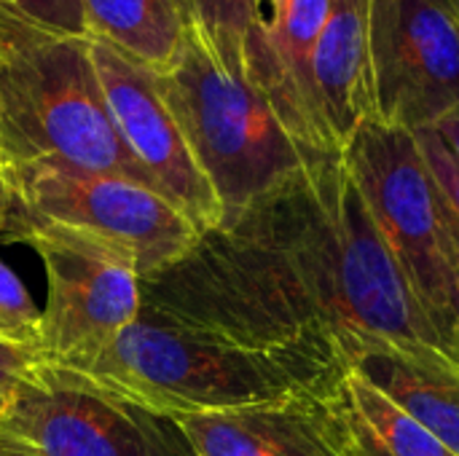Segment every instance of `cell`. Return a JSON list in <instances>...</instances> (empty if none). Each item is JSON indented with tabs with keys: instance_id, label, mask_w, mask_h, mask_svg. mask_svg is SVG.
<instances>
[{
	"instance_id": "cell-1",
	"label": "cell",
	"mask_w": 459,
	"mask_h": 456,
	"mask_svg": "<svg viewBox=\"0 0 459 456\" xmlns=\"http://www.w3.org/2000/svg\"><path fill=\"white\" fill-rule=\"evenodd\" d=\"M140 293L229 341L333 374L390 347L459 376L457 352L414 298L342 156L202 234Z\"/></svg>"
},
{
	"instance_id": "cell-2",
	"label": "cell",
	"mask_w": 459,
	"mask_h": 456,
	"mask_svg": "<svg viewBox=\"0 0 459 456\" xmlns=\"http://www.w3.org/2000/svg\"><path fill=\"white\" fill-rule=\"evenodd\" d=\"M175 59L151 70L188 151L221 204V228L309 167L328 161L304 151L253 81L245 40L210 30L183 8Z\"/></svg>"
},
{
	"instance_id": "cell-3",
	"label": "cell",
	"mask_w": 459,
	"mask_h": 456,
	"mask_svg": "<svg viewBox=\"0 0 459 456\" xmlns=\"http://www.w3.org/2000/svg\"><path fill=\"white\" fill-rule=\"evenodd\" d=\"M75 371L164 417L320 398L347 374L307 357L242 347L151 301L140 304L132 325L105 352Z\"/></svg>"
},
{
	"instance_id": "cell-4",
	"label": "cell",
	"mask_w": 459,
	"mask_h": 456,
	"mask_svg": "<svg viewBox=\"0 0 459 456\" xmlns=\"http://www.w3.org/2000/svg\"><path fill=\"white\" fill-rule=\"evenodd\" d=\"M40 159L153 188L113 126L89 38L48 30L0 0V161Z\"/></svg>"
},
{
	"instance_id": "cell-5",
	"label": "cell",
	"mask_w": 459,
	"mask_h": 456,
	"mask_svg": "<svg viewBox=\"0 0 459 456\" xmlns=\"http://www.w3.org/2000/svg\"><path fill=\"white\" fill-rule=\"evenodd\" d=\"M342 161L414 298L459 357V220L446 204L414 132L366 121Z\"/></svg>"
},
{
	"instance_id": "cell-6",
	"label": "cell",
	"mask_w": 459,
	"mask_h": 456,
	"mask_svg": "<svg viewBox=\"0 0 459 456\" xmlns=\"http://www.w3.org/2000/svg\"><path fill=\"white\" fill-rule=\"evenodd\" d=\"M5 242L27 245L46 269L40 355L78 368L105 352L140 312L134 255L89 231L24 215L11 207Z\"/></svg>"
},
{
	"instance_id": "cell-7",
	"label": "cell",
	"mask_w": 459,
	"mask_h": 456,
	"mask_svg": "<svg viewBox=\"0 0 459 456\" xmlns=\"http://www.w3.org/2000/svg\"><path fill=\"white\" fill-rule=\"evenodd\" d=\"M0 427L38 456H194L172 417L48 360L35 363L0 403Z\"/></svg>"
},
{
	"instance_id": "cell-8",
	"label": "cell",
	"mask_w": 459,
	"mask_h": 456,
	"mask_svg": "<svg viewBox=\"0 0 459 456\" xmlns=\"http://www.w3.org/2000/svg\"><path fill=\"white\" fill-rule=\"evenodd\" d=\"M0 167L13 210L89 231L129 250L140 280L178 263L202 237L175 204L137 180L78 169L56 159L0 161Z\"/></svg>"
},
{
	"instance_id": "cell-9",
	"label": "cell",
	"mask_w": 459,
	"mask_h": 456,
	"mask_svg": "<svg viewBox=\"0 0 459 456\" xmlns=\"http://www.w3.org/2000/svg\"><path fill=\"white\" fill-rule=\"evenodd\" d=\"M377 118L409 132L459 108V8L455 0H368Z\"/></svg>"
},
{
	"instance_id": "cell-10",
	"label": "cell",
	"mask_w": 459,
	"mask_h": 456,
	"mask_svg": "<svg viewBox=\"0 0 459 456\" xmlns=\"http://www.w3.org/2000/svg\"><path fill=\"white\" fill-rule=\"evenodd\" d=\"M89 46L113 126L156 194L175 204L199 234L221 228V204L159 94L153 73L102 40L89 38Z\"/></svg>"
},
{
	"instance_id": "cell-11",
	"label": "cell",
	"mask_w": 459,
	"mask_h": 456,
	"mask_svg": "<svg viewBox=\"0 0 459 456\" xmlns=\"http://www.w3.org/2000/svg\"><path fill=\"white\" fill-rule=\"evenodd\" d=\"M269 5L272 13L261 16L245 38L247 70L304 151L339 159L312 70L331 0H269Z\"/></svg>"
},
{
	"instance_id": "cell-12",
	"label": "cell",
	"mask_w": 459,
	"mask_h": 456,
	"mask_svg": "<svg viewBox=\"0 0 459 456\" xmlns=\"http://www.w3.org/2000/svg\"><path fill=\"white\" fill-rule=\"evenodd\" d=\"M172 419L194 456H344L323 395Z\"/></svg>"
},
{
	"instance_id": "cell-13",
	"label": "cell",
	"mask_w": 459,
	"mask_h": 456,
	"mask_svg": "<svg viewBox=\"0 0 459 456\" xmlns=\"http://www.w3.org/2000/svg\"><path fill=\"white\" fill-rule=\"evenodd\" d=\"M312 70L328 132L344 153L355 132L377 118L368 51V0H331Z\"/></svg>"
},
{
	"instance_id": "cell-14",
	"label": "cell",
	"mask_w": 459,
	"mask_h": 456,
	"mask_svg": "<svg viewBox=\"0 0 459 456\" xmlns=\"http://www.w3.org/2000/svg\"><path fill=\"white\" fill-rule=\"evenodd\" d=\"M323 403L344 456H455L355 368L339 376Z\"/></svg>"
},
{
	"instance_id": "cell-15",
	"label": "cell",
	"mask_w": 459,
	"mask_h": 456,
	"mask_svg": "<svg viewBox=\"0 0 459 456\" xmlns=\"http://www.w3.org/2000/svg\"><path fill=\"white\" fill-rule=\"evenodd\" d=\"M352 368L459 456V376L390 347L363 352Z\"/></svg>"
},
{
	"instance_id": "cell-16",
	"label": "cell",
	"mask_w": 459,
	"mask_h": 456,
	"mask_svg": "<svg viewBox=\"0 0 459 456\" xmlns=\"http://www.w3.org/2000/svg\"><path fill=\"white\" fill-rule=\"evenodd\" d=\"M86 38L102 40L148 70L167 67L183 43L178 0H78Z\"/></svg>"
},
{
	"instance_id": "cell-17",
	"label": "cell",
	"mask_w": 459,
	"mask_h": 456,
	"mask_svg": "<svg viewBox=\"0 0 459 456\" xmlns=\"http://www.w3.org/2000/svg\"><path fill=\"white\" fill-rule=\"evenodd\" d=\"M0 339L40 352V309L27 285L0 261Z\"/></svg>"
},
{
	"instance_id": "cell-18",
	"label": "cell",
	"mask_w": 459,
	"mask_h": 456,
	"mask_svg": "<svg viewBox=\"0 0 459 456\" xmlns=\"http://www.w3.org/2000/svg\"><path fill=\"white\" fill-rule=\"evenodd\" d=\"M180 8L194 13L210 30L245 40L253 24L264 16L261 0H178Z\"/></svg>"
},
{
	"instance_id": "cell-19",
	"label": "cell",
	"mask_w": 459,
	"mask_h": 456,
	"mask_svg": "<svg viewBox=\"0 0 459 456\" xmlns=\"http://www.w3.org/2000/svg\"><path fill=\"white\" fill-rule=\"evenodd\" d=\"M414 137L420 142V151H422L446 204L452 207L455 218L459 220V161L449 153V148L433 129H417Z\"/></svg>"
},
{
	"instance_id": "cell-20",
	"label": "cell",
	"mask_w": 459,
	"mask_h": 456,
	"mask_svg": "<svg viewBox=\"0 0 459 456\" xmlns=\"http://www.w3.org/2000/svg\"><path fill=\"white\" fill-rule=\"evenodd\" d=\"M11 3L48 30L86 38V24L78 0H11Z\"/></svg>"
},
{
	"instance_id": "cell-21",
	"label": "cell",
	"mask_w": 459,
	"mask_h": 456,
	"mask_svg": "<svg viewBox=\"0 0 459 456\" xmlns=\"http://www.w3.org/2000/svg\"><path fill=\"white\" fill-rule=\"evenodd\" d=\"M40 360H43L40 352L16 347V344L0 339V403L13 392V387L19 384V379H22L35 363H40Z\"/></svg>"
},
{
	"instance_id": "cell-22",
	"label": "cell",
	"mask_w": 459,
	"mask_h": 456,
	"mask_svg": "<svg viewBox=\"0 0 459 456\" xmlns=\"http://www.w3.org/2000/svg\"><path fill=\"white\" fill-rule=\"evenodd\" d=\"M428 129H433V132L444 140V145L449 148V153L459 161V108H455L452 113H446L441 121H436V124L428 126Z\"/></svg>"
},
{
	"instance_id": "cell-23",
	"label": "cell",
	"mask_w": 459,
	"mask_h": 456,
	"mask_svg": "<svg viewBox=\"0 0 459 456\" xmlns=\"http://www.w3.org/2000/svg\"><path fill=\"white\" fill-rule=\"evenodd\" d=\"M0 456H38L22 438L11 435L8 430L0 427Z\"/></svg>"
},
{
	"instance_id": "cell-24",
	"label": "cell",
	"mask_w": 459,
	"mask_h": 456,
	"mask_svg": "<svg viewBox=\"0 0 459 456\" xmlns=\"http://www.w3.org/2000/svg\"><path fill=\"white\" fill-rule=\"evenodd\" d=\"M11 207H13V196H11L8 180H5V175H3V167H0V234H3V231H5V226H8Z\"/></svg>"
},
{
	"instance_id": "cell-25",
	"label": "cell",
	"mask_w": 459,
	"mask_h": 456,
	"mask_svg": "<svg viewBox=\"0 0 459 456\" xmlns=\"http://www.w3.org/2000/svg\"><path fill=\"white\" fill-rule=\"evenodd\" d=\"M457 317H459V304H457Z\"/></svg>"
}]
</instances>
